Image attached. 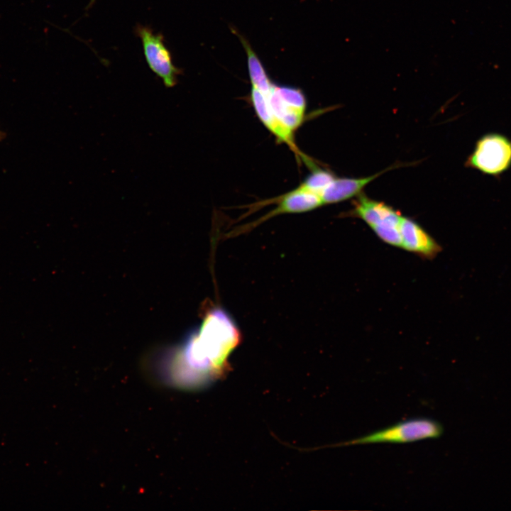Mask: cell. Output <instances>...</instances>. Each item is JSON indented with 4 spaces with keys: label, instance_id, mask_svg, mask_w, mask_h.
<instances>
[{
    "label": "cell",
    "instance_id": "obj_1",
    "mask_svg": "<svg viewBox=\"0 0 511 511\" xmlns=\"http://www.w3.org/2000/svg\"><path fill=\"white\" fill-rule=\"evenodd\" d=\"M241 340L232 317L221 307L208 309L200 326L165 356L162 376L170 385L195 390L226 375L229 357Z\"/></svg>",
    "mask_w": 511,
    "mask_h": 511
},
{
    "label": "cell",
    "instance_id": "obj_2",
    "mask_svg": "<svg viewBox=\"0 0 511 511\" xmlns=\"http://www.w3.org/2000/svg\"><path fill=\"white\" fill-rule=\"evenodd\" d=\"M251 101L262 123L278 139L305 160L295 143V133L302 123L307 101L302 92L297 88L273 84L269 91L263 93L251 87Z\"/></svg>",
    "mask_w": 511,
    "mask_h": 511
},
{
    "label": "cell",
    "instance_id": "obj_3",
    "mask_svg": "<svg viewBox=\"0 0 511 511\" xmlns=\"http://www.w3.org/2000/svg\"><path fill=\"white\" fill-rule=\"evenodd\" d=\"M442 425L428 417H415L399 422L364 436L339 442L333 446H348L372 444H407L439 438Z\"/></svg>",
    "mask_w": 511,
    "mask_h": 511
},
{
    "label": "cell",
    "instance_id": "obj_4",
    "mask_svg": "<svg viewBox=\"0 0 511 511\" xmlns=\"http://www.w3.org/2000/svg\"><path fill=\"white\" fill-rule=\"evenodd\" d=\"M466 165L484 175H502L511 167V140L499 133L483 135L476 141Z\"/></svg>",
    "mask_w": 511,
    "mask_h": 511
},
{
    "label": "cell",
    "instance_id": "obj_5",
    "mask_svg": "<svg viewBox=\"0 0 511 511\" xmlns=\"http://www.w3.org/2000/svg\"><path fill=\"white\" fill-rule=\"evenodd\" d=\"M353 214L363 219L384 242L401 246L400 223L402 215L392 207L358 194Z\"/></svg>",
    "mask_w": 511,
    "mask_h": 511
},
{
    "label": "cell",
    "instance_id": "obj_6",
    "mask_svg": "<svg viewBox=\"0 0 511 511\" xmlns=\"http://www.w3.org/2000/svg\"><path fill=\"white\" fill-rule=\"evenodd\" d=\"M136 33L141 41L145 59L150 70L162 79L166 87L175 86L181 70L173 64L163 36L140 24L136 28Z\"/></svg>",
    "mask_w": 511,
    "mask_h": 511
},
{
    "label": "cell",
    "instance_id": "obj_7",
    "mask_svg": "<svg viewBox=\"0 0 511 511\" xmlns=\"http://www.w3.org/2000/svg\"><path fill=\"white\" fill-rule=\"evenodd\" d=\"M277 206L257 221L260 224L273 216L282 214L302 213L312 211L324 204L322 197L302 183L292 190L274 199Z\"/></svg>",
    "mask_w": 511,
    "mask_h": 511
},
{
    "label": "cell",
    "instance_id": "obj_8",
    "mask_svg": "<svg viewBox=\"0 0 511 511\" xmlns=\"http://www.w3.org/2000/svg\"><path fill=\"white\" fill-rule=\"evenodd\" d=\"M401 248L420 256L432 258L441 251V246L417 223L402 216Z\"/></svg>",
    "mask_w": 511,
    "mask_h": 511
},
{
    "label": "cell",
    "instance_id": "obj_9",
    "mask_svg": "<svg viewBox=\"0 0 511 511\" xmlns=\"http://www.w3.org/2000/svg\"><path fill=\"white\" fill-rule=\"evenodd\" d=\"M383 170L366 177H337L328 185L322 194L324 204L337 203L360 194L371 181L384 173Z\"/></svg>",
    "mask_w": 511,
    "mask_h": 511
},
{
    "label": "cell",
    "instance_id": "obj_10",
    "mask_svg": "<svg viewBox=\"0 0 511 511\" xmlns=\"http://www.w3.org/2000/svg\"><path fill=\"white\" fill-rule=\"evenodd\" d=\"M238 36L246 51L248 67L252 87L263 93L267 92L273 83L269 79L262 63L247 40L240 35H238Z\"/></svg>",
    "mask_w": 511,
    "mask_h": 511
},
{
    "label": "cell",
    "instance_id": "obj_11",
    "mask_svg": "<svg viewBox=\"0 0 511 511\" xmlns=\"http://www.w3.org/2000/svg\"><path fill=\"white\" fill-rule=\"evenodd\" d=\"M309 166L312 170L302 184L322 197L324 189L336 176L329 170L320 168L313 163Z\"/></svg>",
    "mask_w": 511,
    "mask_h": 511
},
{
    "label": "cell",
    "instance_id": "obj_12",
    "mask_svg": "<svg viewBox=\"0 0 511 511\" xmlns=\"http://www.w3.org/2000/svg\"><path fill=\"white\" fill-rule=\"evenodd\" d=\"M4 137V134L2 132H0V140Z\"/></svg>",
    "mask_w": 511,
    "mask_h": 511
}]
</instances>
